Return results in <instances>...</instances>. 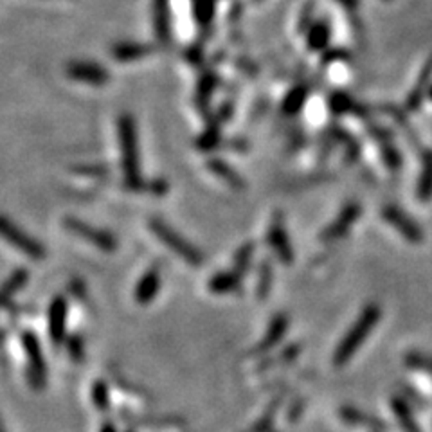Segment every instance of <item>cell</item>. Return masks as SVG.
<instances>
[{"label": "cell", "mask_w": 432, "mask_h": 432, "mask_svg": "<svg viewBox=\"0 0 432 432\" xmlns=\"http://www.w3.org/2000/svg\"><path fill=\"white\" fill-rule=\"evenodd\" d=\"M117 135L121 148V167L125 184L128 189H146V184L140 179L139 146H137L135 119L130 113H123L117 119Z\"/></svg>", "instance_id": "obj_1"}, {"label": "cell", "mask_w": 432, "mask_h": 432, "mask_svg": "<svg viewBox=\"0 0 432 432\" xmlns=\"http://www.w3.org/2000/svg\"><path fill=\"white\" fill-rule=\"evenodd\" d=\"M380 317H382V310L378 304L370 303L367 306H364V310L360 311V316H358L357 321L351 324L348 333L344 335L343 340H340L339 346H337V350H335L333 353L335 367H343L350 362V358L357 353L358 348L366 343V339L370 337L373 328L378 324Z\"/></svg>", "instance_id": "obj_2"}, {"label": "cell", "mask_w": 432, "mask_h": 432, "mask_svg": "<svg viewBox=\"0 0 432 432\" xmlns=\"http://www.w3.org/2000/svg\"><path fill=\"white\" fill-rule=\"evenodd\" d=\"M150 231L153 233V236H157L164 245L170 250L177 254L182 261H186L187 265L191 267H202L204 265V254L196 249L189 240L182 236L180 233H177L172 226H167L164 220L160 218H150L148 222Z\"/></svg>", "instance_id": "obj_3"}, {"label": "cell", "mask_w": 432, "mask_h": 432, "mask_svg": "<svg viewBox=\"0 0 432 432\" xmlns=\"http://www.w3.org/2000/svg\"><path fill=\"white\" fill-rule=\"evenodd\" d=\"M20 343H22L23 353L28 358V378L31 382V386L36 391L42 389L45 386L47 378V364L45 355L42 351V344L36 333L33 330H23L20 335Z\"/></svg>", "instance_id": "obj_4"}, {"label": "cell", "mask_w": 432, "mask_h": 432, "mask_svg": "<svg viewBox=\"0 0 432 432\" xmlns=\"http://www.w3.org/2000/svg\"><path fill=\"white\" fill-rule=\"evenodd\" d=\"M62 223L70 234H74V236L82 238L85 242L92 243L96 249L103 250V253H116L117 250V240L109 231L90 226V223L83 222V220L76 218V216H65Z\"/></svg>", "instance_id": "obj_5"}, {"label": "cell", "mask_w": 432, "mask_h": 432, "mask_svg": "<svg viewBox=\"0 0 432 432\" xmlns=\"http://www.w3.org/2000/svg\"><path fill=\"white\" fill-rule=\"evenodd\" d=\"M267 243H269V247L274 250V254L283 265H292L294 249L292 243H290V236L287 233V227H284L283 214L279 211L272 214L269 231H267Z\"/></svg>", "instance_id": "obj_6"}, {"label": "cell", "mask_w": 432, "mask_h": 432, "mask_svg": "<svg viewBox=\"0 0 432 432\" xmlns=\"http://www.w3.org/2000/svg\"><path fill=\"white\" fill-rule=\"evenodd\" d=\"M2 234H4L6 240H8L15 249H18L20 253H23L26 256L33 257V260L36 261L45 257V249H43L42 243H40L38 240H35L31 234L23 233L8 216H2Z\"/></svg>", "instance_id": "obj_7"}, {"label": "cell", "mask_w": 432, "mask_h": 432, "mask_svg": "<svg viewBox=\"0 0 432 432\" xmlns=\"http://www.w3.org/2000/svg\"><path fill=\"white\" fill-rule=\"evenodd\" d=\"M67 316H69V303L65 296L52 297L47 311V328L55 346H62L67 339Z\"/></svg>", "instance_id": "obj_8"}, {"label": "cell", "mask_w": 432, "mask_h": 432, "mask_svg": "<svg viewBox=\"0 0 432 432\" xmlns=\"http://www.w3.org/2000/svg\"><path fill=\"white\" fill-rule=\"evenodd\" d=\"M360 213H362V207L358 206L357 202L346 204V206L340 209L339 216H337L330 226L324 227L323 233H321L319 236L321 242H326V243L337 242V240L346 236V234L350 233L351 227H353V223L358 220Z\"/></svg>", "instance_id": "obj_9"}, {"label": "cell", "mask_w": 432, "mask_h": 432, "mask_svg": "<svg viewBox=\"0 0 432 432\" xmlns=\"http://www.w3.org/2000/svg\"><path fill=\"white\" fill-rule=\"evenodd\" d=\"M382 218L386 220L387 223H391L407 242L420 243L421 240H423V231H421V227L411 218L409 214L404 213L400 207L386 206L382 209Z\"/></svg>", "instance_id": "obj_10"}, {"label": "cell", "mask_w": 432, "mask_h": 432, "mask_svg": "<svg viewBox=\"0 0 432 432\" xmlns=\"http://www.w3.org/2000/svg\"><path fill=\"white\" fill-rule=\"evenodd\" d=\"M67 78L89 85H105L110 82V72L99 63L94 62H70L65 69Z\"/></svg>", "instance_id": "obj_11"}, {"label": "cell", "mask_w": 432, "mask_h": 432, "mask_svg": "<svg viewBox=\"0 0 432 432\" xmlns=\"http://www.w3.org/2000/svg\"><path fill=\"white\" fill-rule=\"evenodd\" d=\"M152 23L157 40L170 43L172 40V0H152Z\"/></svg>", "instance_id": "obj_12"}, {"label": "cell", "mask_w": 432, "mask_h": 432, "mask_svg": "<svg viewBox=\"0 0 432 432\" xmlns=\"http://www.w3.org/2000/svg\"><path fill=\"white\" fill-rule=\"evenodd\" d=\"M157 47L153 43H140V42H121L112 47V58L119 63H133L146 56L153 55Z\"/></svg>", "instance_id": "obj_13"}, {"label": "cell", "mask_w": 432, "mask_h": 432, "mask_svg": "<svg viewBox=\"0 0 432 432\" xmlns=\"http://www.w3.org/2000/svg\"><path fill=\"white\" fill-rule=\"evenodd\" d=\"M288 326H290V319H288L284 314H277L272 317L269 328L265 331V337L256 344V348L253 350V353H267V351L272 350L274 346L281 343V339L287 333Z\"/></svg>", "instance_id": "obj_14"}, {"label": "cell", "mask_w": 432, "mask_h": 432, "mask_svg": "<svg viewBox=\"0 0 432 432\" xmlns=\"http://www.w3.org/2000/svg\"><path fill=\"white\" fill-rule=\"evenodd\" d=\"M160 283H162V277H160L159 269L152 267V269L146 270V272L140 276V279L137 281L135 294H133L137 303L143 304V306L152 303V301L157 297V294H159Z\"/></svg>", "instance_id": "obj_15"}, {"label": "cell", "mask_w": 432, "mask_h": 432, "mask_svg": "<svg viewBox=\"0 0 432 432\" xmlns=\"http://www.w3.org/2000/svg\"><path fill=\"white\" fill-rule=\"evenodd\" d=\"M306 49L310 52L326 51L331 40V26L326 18H317L304 33Z\"/></svg>", "instance_id": "obj_16"}, {"label": "cell", "mask_w": 432, "mask_h": 432, "mask_svg": "<svg viewBox=\"0 0 432 432\" xmlns=\"http://www.w3.org/2000/svg\"><path fill=\"white\" fill-rule=\"evenodd\" d=\"M431 87H432V58L428 60L427 65L423 67V70H421L420 76H418L416 87L413 89V92L407 96L405 109L409 110V112H414V110L420 109L421 101H423V98L428 94V89H431Z\"/></svg>", "instance_id": "obj_17"}, {"label": "cell", "mask_w": 432, "mask_h": 432, "mask_svg": "<svg viewBox=\"0 0 432 432\" xmlns=\"http://www.w3.org/2000/svg\"><path fill=\"white\" fill-rule=\"evenodd\" d=\"M207 167H209V172L213 173V175H216L220 180H223V182L233 187V189H245V180H243L242 175H240L229 162H226V160L209 159L207 160Z\"/></svg>", "instance_id": "obj_18"}, {"label": "cell", "mask_w": 432, "mask_h": 432, "mask_svg": "<svg viewBox=\"0 0 432 432\" xmlns=\"http://www.w3.org/2000/svg\"><path fill=\"white\" fill-rule=\"evenodd\" d=\"M328 106H330L331 113H335V116H344V113H357V117L367 116L366 106L358 105V103L351 98L350 94H346V92L330 94Z\"/></svg>", "instance_id": "obj_19"}, {"label": "cell", "mask_w": 432, "mask_h": 432, "mask_svg": "<svg viewBox=\"0 0 432 432\" xmlns=\"http://www.w3.org/2000/svg\"><path fill=\"white\" fill-rule=\"evenodd\" d=\"M242 284V276L236 274L234 270H223V272H216L207 283L211 294L216 296H223V294L236 292L238 288Z\"/></svg>", "instance_id": "obj_20"}, {"label": "cell", "mask_w": 432, "mask_h": 432, "mask_svg": "<svg viewBox=\"0 0 432 432\" xmlns=\"http://www.w3.org/2000/svg\"><path fill=\"white\" fill-rule=\"evenodd\" d=\"M308 94H310V89L306 85H296L294 89L288 90L287 96L283 98V103H281V110H283L284 116H297L306 105Z\"/></svg>", "instance_id": "obj_21"}, {"label": "cell", "mask_w": 432, "mask_h": 432, "mask_svg": "<svg viewBox=\"0 0 432 432\" xmlns=\"http://www.w3.org/2000/svg\"><path fill=\"white\" fill-rule=\"evenodd\" d=\"M339 416L340 420L344 421V423H350V425H360V427H366V428H375V431H380V428H384L386 425H384V421H380L378 418L370 416V414L362 413V411L355 409V407H351V405H346V407H343V409L339 411Z\"/></svg>", "instance_id": "obj_22"}, {"label": "cell", "mask_w": 432, "mask_h": 432, "mask_svg": "<svg viewBox=\"0 0 432 432\" xmlns=\"http://www.w3.org/2000/svg\"><path fill=\"white\" fill-rule=\"evenodd\" d=\"M191 11L199 28L206 31L213 26L214 15H216V0H191Z\"/></svg>", "instance_id": "obj_23"}, {"label": "cell", "mask_w": 432, "mask_h": 432, "mask_svg": "<svg viewBox=\"0 0 432 432\" xmlns=\"http://www.w3.org/2000/svg\"><path fill=\"white\" fill-rule=\"evenodd\" d=\"M28 281L29 274L26 269H16L9 274V277L4 281V284H2V303H4V306H9L13 297L26 287Z\"/></svg>", "instance_id": "obj_24"}, {"label": "cell", "mask_w": 432, "mask_h": 432, "mask_svg": "<svg viewBox=\"0 0 432 432\" xmlns=\"http://www.w3.org/2000/svg\"><path fill=\"white\" fill-rule=\"evenodd\" d=\"M420 200L427 202L432 196V153H423L421 159V175L418 179V189H416Z\"/></svg>", "instance_id": "obj_25"}, {"label": "cell", "mask_w": 432, "mask_h": 432, "mask_svg": "<svg viewBox=\"0 0 432 432\" xmlns=\"http://www.w3.org/2000/svg\"><path fill=\"white\" fill-rule=\"evenodd\" d=\"M391 407H393L394 414H397L398 421H400V425L404 427L405 432H420V427H418L413 414H411L409 405L405 404L401 398H393V400H391Z\"/></svg>", "instance_id": "obj_26"}, {"label": "cell", "mask_w": 432, "mask_h": 432, "mask_svg": "<svg viewBox=\"0 0 432 432\" xmlns=\"http://www.w3.org/2000/svg\"><path fill=\"white\" fill-rule=\"evenodd\" d=\"M254 243L253 242H247L243 243L240 249L236 250V254H234V260H233V270L236 274H240V276H245L247 272H249L250 269V263H253V256H254Z\"/></svg>", "instance_id": "obj_27"}, {"label": "cell", "mask_w": 432, "mask_h": 432, "mask_svg": "<svg viewBox=\"0 0 432 432\" xmlns=\"http://www.w3.org/2000/svg\"><path fill=\"white\" fill-rule=\"evenodd\" d=\"M272 283H274L272 263H270L269 260H263L260 265V276H257V284H256V294L260 299H265V297L269 296Z\"/></svg>", "instance_id": "obj_28"}, {"label": "cell", "mask_w": 432, "mask_h": 432, "mask_svg": "<svg viewBox=\"0 0 432 432\" xmlns=\"http://www.w3.org/2000/svg\"><path fill=\"white\" fill-rule=\"evenodd\" d=\"M220 143V125L218 123H213L202 135L196 140V148L202 150V152H209V150L216 148Z\"/></svg>", "instance_id": "obj_29"}, {"label": "cell", "mask_w": 432, "mask_h": 432, "mask_svg": "<svg viewBox=\"0 0 432 432\" xmlns=\"http://www.w3.org/2000/svg\"><path fill=\"white\" fill-rule=\"evenodd\" d=\"M380 153H382V160H384V164H386L389 170H398V167L401 166L400 152L394 148V144L391 143V140H384V143H380Z\"/></svg>", "instance_id": "obj_30"}, {"label": "cell", "mask_w": 432, "mask_h": 432, "mask_svg": "<svg viewBox=\"0 0 432 432\" xmlns=\"http://www.w3.org/2000/svg\"><path fill=\"white\" fill-rule=\"evenodd\" d=\"M92 401L96 405V409L99 411H106L110 407L109 386L103 380H98L92 386Z\"/></svg>", "instance_id": "obj_31"}, {"label": "cell", "mask_w": 432, "mask_h": 432, "mask_svg": "<svg viewBox=\"0 0 432 432\" xmlns=\"http://www.w3.org/2000/svg\"><path fill=\"white\" fill-rule=\"evenodd\" d=\"M405 364L413 370H421L432 373V357L425 353H418V351H411L405 355Z\"/></svg>", "instance_id": "obj_32"}, {"label": "cell", "mask_w": 432, "mask_h": 432, "mask_svg": "<svg viewBox=\"0 0 432 432\" xmlns=\"http://www.w3.org/2000/svg\"><path fill=\"white\" fill-rule=\"evenodd\" d=\"M65 344L69 357L72 358L74 362H82L83 357H85V343H83L82 335H70Z\"/></svg>", "instance_id": "obj_33"}, {"label": "cell", "mask_w": 432, "mask_h": 432, "mask_svg": "<svg viewBox=\"0 0 432 432\" xmlns=\"http://www.w3.org/2000/svg\"><path fill=\"white\" fill-rule=\"evenodd\" d=\"M214 87H216V78H214L211 72H207V74H204L202 78H200L199 92H196V99H199V103H204V105H206V103L209 101Z\"/></svg>", "instance_id": "obj_34"}, {"label": "cell", "mask_w": 432, "mask_h": 432, "mask_svg": "<svg viewBox=\"0 0 432 432\" xmlns=\"http://www.w3.org/2000/svg\"><path fill=\"white\" fill-rule=\"evenodd\" d=\"M72 172L76 175L89 177V179H99V177H105L109 173V167L101 166V164H79V166L72 167Z\"/></svg>", "instance_id": "obj_35"}, {"label": "cell", "mask_w": 432, "mask_h": 432, "mask_svg": "<svg viewBox=\"0 0 432 432\" xmlns=\"http://www.w3.org/2000/svg\"><path fill=\"white\" fill-rule=\"evenodd\" d=\"M316 13V4L311 2V0H308L306 4H304L303 11H301V15H304V18H299V23H297V28H299V33H306V29L310 28L311 23L316 22V20L311 18L310 15H314Z\"/></svg>", "instance_id": "obj_36"}, {"label": "cell", "mask_w": 432, "mask_h": 432, "mask_svg": "<svg viewBox=\"0 0 432 432\" xmlns=\"http://www.w3.org/2000/svg\"><path fill=\"white\" fill-rule=\"evenodd\" d=\"M146 191H152L153 195H164L167 191V182L162 179H155L146 184Z\"/></svg>", "instance_id": "obj_37"}, {"label": "cell", "mask_w": 432, "mask_h": 432, "mask_svg": "<svg viewBox=\"0 0 432 432\" xmlns=\"http://www.w3.org/2000/svg\"><path fill=\"white\" fill-rule=\"evenodd\" d=\"M348 58V52H344L343 49H331V51H328L326 55H324V63H330V62H337V60H346Z\"/></svg>", "instance_id": "obj_38"}, {"label": "cell", "mask_w": 432, "mask_h": 432, "mask_svg": "<svg viewBox=\"0 0 432 432\" xmlns=\"http://www.w3.org/2000/svg\"><path fill=\"white\" fill-rule=\"evenodd\" d=\"M335 2L343 6L344 9H348V11H355L358 8V4H360V0H335Z\"/></svg>", "instance_id": "obj_39"}, {"label": "cell", "mask_w": 432, "mask_h": 432, "mask_svg": "<svg viewBox=\"0 0 432 432\" xmlns=\"http://www.w3.org/2000/svg\"><path fill=\"white\" fill-rule=\"evenodd\" d=\"M101 432H117V431H116V427H113L112 423H105L101 427Z\"/></svg>", "instance_id": "obj_40"}, {"label": "cell", "mask_w": 432, "mask_h": 432, "mask_svg": "<svg viewBox=\"0 0 432 432\" xmlns=\"http://www.w3.org/2000/svg\"><path fill=\"white\" fill-rule=\"evenodd\" d=\"M428 98L432 99V87H431V89H428Z\"/></svg>", "instance_id": "obj_41"}, {"label": "cell", "mask_w": 432, "mask_h": 432, "mask_svg": "<svg viewBox=\"0 0 432 432\" xmlns=\"http://www.w3.org/2000/svg\"><path fill=\"white\" fill-rule=\"evenodd\" d=\"M267 432H272V431H267Z\"/></svg>", "instance_id": "obj_42"}, {"label": "cell", "mask_w": 432, "mask_h": 432, "mask_svg": "<svg viewBox=\"0 0 432 432\" xmlns=\"http://www.w3.org/2000/svg\"><path fill=\"white\" fill-rule=\"evenodd\" d=\"M256 2H260V0H256Z\"/></svg>", "instance_id": "obj_43"}, {"label": "cell", "mask_w": 432, "mask_h": 432, "mask_svg": "<svg viewBox=\"0 0 432 432\" xmlns=\"http://www.w3.org/2000/svg\"><path fill=\"white\" fill-rule=\"evenodd\" d=\"M387 2H389V0H387Z\"/></svg>", "instance_id": "obj_44"}]
</instances>
